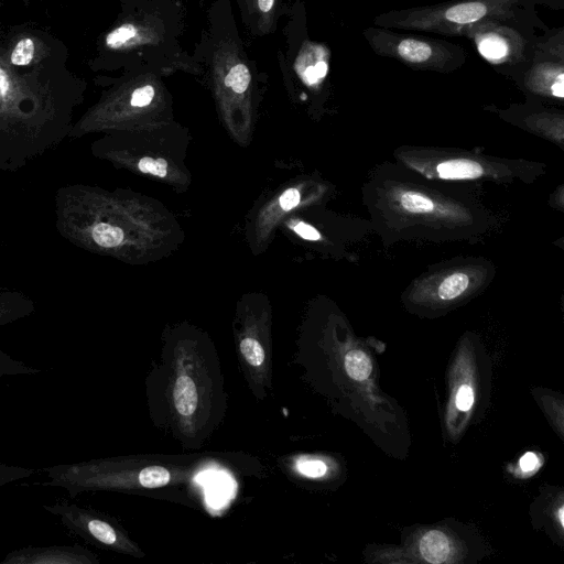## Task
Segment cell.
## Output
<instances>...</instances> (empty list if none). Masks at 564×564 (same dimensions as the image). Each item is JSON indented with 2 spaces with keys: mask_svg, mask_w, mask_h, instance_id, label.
I'll list each match as a JSON object with an SVG mask.
<instances>
[{
  "mask_svg": "<svg viewBox=\"0 0 564 564\" xmlns=\"http://www.w3.org/2000/svg\"><path fill=\"white\" fill-rule=\"evenodd\" d=\"M449 546L448 538L440 530L426 532L420 541V552L423 558L433 564L446 561Z\"/></svg>",
  "mask_w": 564,
  "mask_h": 564,
  "instance_id": "obj_10",
  "label": "cell"
},
{
  "mask_svg": "<svg viewBox=\"0 0 564 564\" xmlns=\"http://www.w3.org/2000/svg\"><path fill=\"white\" fill-rule=\"evenodd\" d=\"M45 487L64 489L74 499L85 492L155 489L185 480L189 466L153 457H108L42 468Z\"/></svg>",
  "mask_w": 564,
  "mask_h": 564,
  "instance_id": "obj_2",
  "label": "cell"
},
{
  "mask_svg": "<svg viewBox=\"0 0 564 564\" xmlns=\"http://www.w3.org/2000/svg\"><path fill=\"white\" fill-rule=\"evenodd\" d=\"M94 241L105 248L116 247L123 240V231L116 226L100 223L91 231Z\"/></svg>",
  "mask_w": 564,
  "mask_h": 564,
  "instance_id": "obj_15",
  "label": "cell"
},
{
  "mask_svg": "<svg viewBox=\"0 0 564 564\" xmlns=\"http://www.w3.org/2000/svg\"><path fill=\"white\" fill-rule=\"evenodd\" d=\"M137 35V29L132 24H123L109 32L106 36V45L117 48Z\"/></svg>",
  "mask_w": 564,
  "mask_h": 564,
  "instance_id": "obj_20",
  "label": "cell"
},
{
  "mask_svg": "<svg viewBox=\"0 0 564 564\" xmlns=\"http://www.w3.org/2000/svg\"><path fill=\"white\" fill-rule=\"evenodd\" d=\"M468 285V275L463 272H455L441 282L438 296L446 301L456 299L467 290Z\"/></svg>",
  "mask_w": 564,
  "mask_h": 564,
  "instance_id": "obj_14",
  "label": "cell"
},
{
  "mask_svg": "<svg viewBox=\"0 0 564 564\" xmlns=\"http://www.w3.org/2000/svg\"><path fill=\"white\" fill-rule=\"evenodd\" d=\"M361 34L376 55L416 70L451 74L468 58L463 46L443 39L398 33L377 25L367 26Z\"/></svg>",
  "mask_w": 564,
  "mask_h": 564,
  "instance_id": "obj_5",
  "label": "cell"
},
{
  "mask_svg": "<svg viewBox=\"0 0 564 564\" xmlns=\"http://www.w3.org/2000/svg\"><path fill=\"white\" fill-rule=\"evenodd\" d=\"M202 395L198 376L178 359L172 384V403L182 423L189 425L197 419L203 405Z\"/></svg>",
  "mask_w": 564,
  "mask_h": 564,
  "instance_id": "obj_9",
  "label": "cell"
},
{
  "mask_svg": "<svg viewBox=\"0 0 564 564\" xmlns=\"http://www.w3.org/2000/svg\"><path fill=\"white\" fill-rule=\"evenodd\" d=\"M42 370L18 360L0 349V380L7 377L33 376Z\"/></svg>",
  "mask_w": 564,
  "mask_h": 564,
  "instance_id": "obj_13",
  "label": "cell"
},
{
  "mask_svg": "<svg viewBox=\"0 0 564 564\" xmlns=\"http://www.w3.org/2000/svg\"><path fill=\"white\" fill-rule=\"evenodd\" d=\"M528 95L564 98V28L546 29L536 41L531 63L518 85Z\"/></svg>",
  "mask_w": 564,
  "mask_h": 564,
  "instance_id": "obj_7",
  "label": "cell"
},
{
  "mask_svg": "<svg viewBox=\"0 0 564 564\" xmlns=\"http://www.w3.org/2000/svg\"><path fill=\"white\" fill-rule=\"evenodd\" d=\"M535 0H446L435 4L392 9L376 15L373 25L464 36L480 22L513 17L535 10Z\"/></svg>",
  "mask_w": 564,
  "mask_h": 564,
  "instance_id": "obj_3",
  "label": "cell"
},
{
  "mask_svg": "<svg viewBox=\"0 0 564 564\" xmlns=\"http://www.w3.org/2000/svg\"><path fill=\"white\" fill-rule=\"evenodd\" d=\"M43 508L67 531L96 547L134 557L144 555L113 519L95 509L67 501H56Z\"/></svg>",
  "mask_w": 564,
  "mask_h": 564,
  "instance_id": "obj_6",
  "label": "cell"
},
{
  "mask_svg": "<svg viewBox=\"0 0 564 564\" xmlns=\"http://www.w3.org/2000/svg\"><path fill=\"white\" fill-rule=\"evenodd\" d=\"M250 72L245 64L235 65L225 77V85L237 94H242L250 84Z\"/></svg>",
  "mask_w": 564,
  "mask_h": 564,
  "instance_id": "obj_19",
  "label": "cell"
},
{
  "mask_svg": "<svg viewBox=\"0 0 564 564\" xmlns=\"http://www.w3.org/2000/svg\"><path fill=\"white\" fill-rule=\"evenodd\" d=\"M400 204L403 209L412 214H425L434 208L433 202L427 196L415 191L402 193Z\"/></svg>",
  "mask_w": 564,
  "mask_h": 564,
  "instance_id": "obj_16",
  "label": "cell"
},
{
  "mask_svg": "<svg viewBox=\"0 0 564 564\" xmlns=\"http://www.w3.org/2000/svg\"><path fill=\"white\" fill-rule=\"evenodd\" d=\"M539 459L535 454L528 452L520 458V467L523 471H530L536 468Z\"/></svg>",
  "mask_w": 564,
  "mask_h": 564,
  "instance_id": "obj_26",
  "label": "cell"
},
{
  "mask_svg": "<svg viewBox=\"0 0 564 564\" xmlns=\"http://www.w3.org/2000/svg\"><path fill=\"white\" fill-rule=\"evenodd\" d=\"M563 513H564L563 508H560V510H558V519H560V522H561L562 525H563V520H564Z\"/></svg>",
  "mask_w": 564,
  "mask_h": 564,
  "instance_id": "obj_30",
  "label": "cell"
},
{
  "mask_svg": "<svg viewBox=\"0 0 564 564\" xmlns=\"http://www.w3.org/2000/svg\"><path fill=\"white\" fill-rule=\"evenodd\" d=\"M535 1H536V3H538V4H540V3H539V0H535Z\"/></svg>",
  "mask_w": 564,
  "mask_h": 564,
  "instance_id": "obj_32",
  "label": "cell"
},
{
  "mask_svg": "<svg viewBox=\"0 0 564 564\" xmlns=\"http://www.w3.org/2000/svg\"><path fill=\"white\" fill-rule=\"evenodd\" d=\"M138 166L143 173H151L156 176L163 177L166 175L167 163L164 159H152L149 156L142 158Z\"/></svg>",
  "mask_w": 564,
  "mask_h": 564,
  "instance_id": "obj_21",
  "label": "cell"
},
{
  "mask_svg": "<svg viewBox=\"0 0 564 564\" xmlns=\"http://www.w3.org/2000/svg\"><path fill=\"white\" fill-rule=\"evenodd\" d=\"M294 469L302 476L319 478L327 473V465L319 458L311 456H299L294 459Z\"/></svg>",
  "mask_w": 564,
  "mask_h": 564,
  "instance_id": "obj_17",
  "label": "cell"
},
{
  "mask_svg": "<svg viewBox=\"0 0 564 564\" xmlns=\"http://www.w3.org/2000/svg\"><path fill=\"white\" fill-rule=\"evenodd\" d=\"M279 202H280V206L282 207V209L290 210L300 203V193L295 188L286 189L280 196Z\"/></svg>",
  "mask_w": 564,
  "mask_h": 564,
  "instance_id": "obj_24",
  "label": "cell"
},
{
  "mask_svg": "<svg viewBox=\"0 0 564 564\" xmlns=\"http://www.w3.org/2000/svg\"><path fill=\"white\" fill-rule=\"evenodd\" d=\"M546 29L538 12L532 11L480 22L464 37L495 72L518 86L531 63L540 31Z\"/></svg>",
  "mask_w": 564,
  "mask_h": 564,
  "instance_id": "obj_4",
  "label": "cell"
},
{
  "mask_svg": "<svg viewBox=\"0 0 564 564\" xmlns=\"http://www.w3.org/2000/svg\"><path fill=\"white\" fill-rule=\"evenodd\" d=\"M4 28L0 23V129L64 124L82 91L69 58L14 66L6 55Z\"/></svg>",
  "mask_w": 564,
  "mask_h": 564,
  "instance_id": "obj_1",
  "label": "cell"
},
{
  "mask_svg": "<svg viewBox=\"0 0 564 564\" xmlns=\"http://www.w3.org/2000/svg\"><path fill=\"white\" fill-rule=\"evenodd\" d=\"M304 76H305V80L308 84H315L318 82V79H322L316 72L315 65L306 67L305 72H304Z\"/></svg>",
  "mask_w": 564,
  "mask_h": 564,
  "instance_id": "obj_27",
  "label": "cell"
},
{
  "mask_svg": "<svg viewBox=\"0 0 564 564\" xmlns=\"http://www.w3.org/2000/svg\"><path fill=\"white\" fill-rule=\"evenodd\" d=\"M294 230L297 235H300L304 239H307V240L319 239V232L315 228H313L312 226H310L307 224L299 223L294 227Z\"/></svg>",
  "mask_w": 564,
  "mask_h": 564,
  "instance_id": "obj_25",
  "label": "cell"
},
{
  "mask_svg": "<svg viewBox=\"0 0 564 564\" xmlns=\"http://www.w3.org/2000/svg\"><path fill=\"white\" fill-rule=\"evenodd\" d=\"M345 368L350 378L362 381L371 372V362L361 350H351L345 356Z\"/></svg>",
  "mask_w": 564,
  "mask_h": 564,
  "instance_id": "obj_12",
  "label": "cell"
},
{
  "mask_svg": "<svg viewBox=\"0 0 564 564\" xmlns=\"http://www.w3.org/2000/svg\"><path fill=\"white\" fill-rule=\"evenodd\" d=\"M474 403V392L469 386H462L457 392L456 405L460 411H468Z\"/></svg>",
  "mask_w": 564,
  "mask_h": 564,
  "instance_id": "obj_23",
  "label": "cell"
},
{
  "mask_svg": "<svg viewBox=\"0 0 564 564\" xmlns=\"http://www.w3.org/2000/svg\"><path fill=\"white\" fill-rule=\"evenodd\" d=\"M39 471V469L32 467L15 466L0 463V488L14 481L29 478L37 474Z\"/></svg>",
  "mask_w": 564,
  "mask_h": 564,
  "instance_id": "obj_18",
  "label": "cell"
},
{
  "mask_svg": "<svg viewBox=\"0 0 564 564\" xmlns=\"http://www.w3.org/2000/svg\"><path fill=\"white\" fill-rule=\"evenodd\" d=\"M99 560L79 545L24 546L9 552L0 564H97Z\"/></svg>",
  "mask_w": 564,
  "mask_h": 564,
  "instance_id": "obj_8",
  "label": "cell"
},
{
  "mask_svg": "<svg viewBox=\"0 0 564 564\" xmlns=\"http://www.w3.org/2000/svg\"><path fill=\"white\" fill-rule=\"evenodd\" d=\"M539 3L555 10H562L564 8V0H539Z\"/></svg>",
  "mask_w": 564,
  "mask_h": 564,
  "instance_id": "obj_28",
  "label": "cell"
},
{
  "mask_svg": "<svg viewBox=\"0 0 564 564\" xmlns=\"http://www.w3.org/2000/svg\"><path fill=\"white\" fill-rule=\"evenodd\" d=\"M154 97V88L151 85H147L133 90L131 95V105L134 107L148 106Z\"/></svg>",
  "mask_w": 564,
  "mask_h": 564,
  "instance_id": "obj_22",
  "label": "cell"
},
{
  "mask_svg": "<svg viewBox=\"0 0 564 564\" xmlns=\"http://www.w3.org/2000/svg\"><path fill=\"white\" fill-rule=\"evenodd\" d=\"M436 172L444 180H471L481 176L484 169L475 161L455 159L440 163Z\"/></svg>",
  "mask_w": 564,
  "mask_h": 564,
  "instance_id": "obj_11",
  "label": "cell"
},
{
  "mask_svg": "<svg viewBox=\"0 0 564 564\" xmlns=\"http://www.w3.org/2000/svg\"><path fill=\"white\" fill-rule=\"evenodd\" d=\"M21 1H23L24 3H29V2L35 1V0H21Z\"/></svg>",
  "mask_w": 564,
  "mask_h": 564,
  "instance_id": "obj_31",
  "label": "cell"
},
{
  "mask_svg": "<svg viewBox=\"0 0 564 564\" xmlns=\"http://www.w3.org/2000/svg\"><path fill=\"white\" fill-rule=\"evenodd\" d=\"M274 0H258L259 9L262 12H269L272 9Z\"/></svg>",
  "mask_w": 564,
  "mask_h": 564,
  "instance_id": "obj_29",
  "label": "cell"
}]
</instances>
